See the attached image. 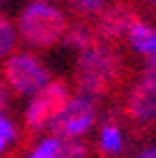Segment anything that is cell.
<instances>
[{
  "instance_id": "cell-12",
  "label": "cell",
  "mask_w": 156,
  "mask_h": 158,
  "mask_svg": "<svg viewBox=\"0 0 156 158\" xmlns=\"http://www.w3.org/2000/svg\"><path fill=\"white\" fill-rule=\"evenodd\" d=\"M13 44H15V31L9 24V20L0 18V55L9 53L13 48Z\"/></svg>"
},
{
  "instance_id": "cell-16",
  "label": "cell",
  "mask_w": 156,
  "mask_h": 158,
  "mask_svg": "<svg viewBox=\"0 0 156 158\" xmlns=\"http://www.w3.org/2000/svg\"><path fill=\"white\" fill-rule=\"evenodd\" d=\"M73 7L84 9V11H103L106 9V5L99 2V0H95V2H73Z\"/></svg>"
},
{
  "instance_id": "cell-15",
  "label": "cell",
  "mask_w": 156,
  "mask_h": 158,
  "mask_svg": "<svg viewBox=\"0 0 156 158\" xmlns=\"http://www.w3.org/2000/svg\"><path fill=\"white\" fill-rule=\"evenodd\" d=\"M141 81L150 84L156 88V55H152L147 62H145V68H143V75H141Z\"/></svg>"
},
{
  "instance_id": "cell-11",
  "label": "cell",
  "mask_w": 156,
  "mask_h": 158,
  "mask_svg": "<svg viewBox=\"0 0 156 158\" xmlns=\"http://www.w3.org/2000/svg\"><path fill=\"white\" fill-rule=\"evenodd\" d=\"M84 145L77 138H70V141H60V149L55 158H84Z\"/></svg>"
},
{
  "instance_id": "cell-2",
  "label": "cell",
  "mask_w": 156,
  "mask_h": 158,
  "mask_svg": "<svg viewBox=\"0 0 156 158\" xmlns=\"http://www.w3.org/2000/svg\"><path fill=\"white\" fill-rule=\"evenodd\" d=\"M20 31L33 46H51L66 35V15L48 2H31L20 13Z\"/></svg>"
},
{
  "instance_id": "cell-13",
  "label": "cell",
  "mask_w": 156,
  "mask_h": 158,
  "mask_svg": "<svg viewBox=\"0 0 156 158\" xmlns=\"http://www.w3.org/2000/svg\"><path fill=\"white\" fill-rule=\"evenodd\" d=\"M57 149H60V138H44V141L33 149L29 158H55Z\"/></svg>"
},
{
  "instance_id": "cell-18",
  "label": "cell",
  "mask_w": 156,
  "mask_h": 158,
  "mask_svg": "<svg viewBox=\"0 0 156 158\" xmlns=\"http://www.w3.org/2000/svg\"><path fill=\"white\" fill-rule=\"evenodd\" d=\"M136 158H156V147H152V149H145V152H141Z\"/></svg>"
},
{
  "instance_id": "cell-1",
  "label": "cell",
  "mask_w": 156,
  "mask_h": 158,
  "mask_svg": "<svg viewBox=\"0 0 156 158\" xmlns=\"http://www.w3.org/2000/svg\"><path fill=\"white\" fill-rule=\"evenodd\" d=\"M119 79V59L116 55L97 42L95 46L79 53L77 62V81L86 94H106Z\"/></svg>"
},
{
  "instance_id": "cell-9",
  "label": "cell",
  "mask_w": 156,
  "mask_h": 158,
  "mask_svg": "<svg viewBox=\"0 0 156 158\" xmlns=\"http://www.w3.org/2000/svg\"><path fill=\"white\" fill-rule=\"evenodd\" d=\"M64 42L82 53V51H86V48H90V46L97 44V33L90 27H86V24H77V27H73V29L66 31Z\"/></svg>"
},
{
  "instance_id": "cell-7",
  "label": "cell",
  "mask_w": 156,
  "mask_h": 158,
  "mask_svg": "<svg viewBox=\"0 0 156 158\" xmlns=\"http://www.w3.org/2000/svg\"><path fill=\"white\" fill-rule=\"evenodd\" d=\"M136 18L128 7H123V5H114V7H106L103 9V13H101V18H99V35H103V37H110V40H114V37H121L123 33L128 35V31L132 29V24L136 22Z\"/></svg>"
},
{
  "instance_id": "cell-6",
  "label": "cell",
  "mask_w": 156,
  "mask_h": 158,
  "mask_svg": "<svg viewBox=\"0 0 156 158\" xmlns=\"http://www.w3.org/2000/svg\"><path fill=\"white\" fill-rule=\"evenodd\" d=\"M125 112L130 118L141 121V123L154 118L156 116V88L145 81H139L128 94Z\"/></svg>"
},
{
  "instance_id": "cell-17",
  "label": "cell",
  "mask_w": 156,
  "mask_h": 158,
  "mask_svg": "<svg viewBox=\"0 0 156 158\" xmlns=\"http://www.w3.org/2000/svg\"><path fill=\"white\" fill-rule=\"evenodd\" d=\"M7 108V92L2 88V84H0V116H2V110Z\"/></svg>"
},
{
  "instance_id": "cell-8",
  "label": "cell",
  "mask_w": 156,
  "mask_h": 158,
  "mask_svg": "<svg viewBox=\"0 0 156 158\" xmlns=\"http://www.w3.org/2000/svg\"><path fill=\"white\" fill-rule=\"evenodd\" d=\"M128 40L134 46V51H139L143 55H156V29L136 20L132 24V29L128 31Z\"/></svg>"
},
{
  "instance_id": "cell-4",
  "label": "cell",
  "mask_w": 156,
  "mask_h": 158,
  "mask_svg": "<svg viewBox=\"0 0 156 158\" xmlns=\"http://www.w3.org/2000/svg\"><path fill=\"white\" fill-rule=\"evenodd\" d=\"M5 77L20 94L40 92L48 84L46 68L31 55H13L5 64Z\"/></svg>"
},
{
  "instance_id": "cell-5",
  "label": "cell",
  "mask_w": 156,
  "mask_h": 158,
  "mask_svg": "<svg viewBox=\"0 0 156 158\" xmlns=\"http://www.w3.org/2000/svg\"><path fill=\"white\" fill-rule=\"evenodd\" d=\"M95 123V106L88 97H77L70 99L66 110L57 116V121L53 123V130L57 136H64V141L84 134L90 125Z\"/></svg>"
},
{
  "instance_id": "cell-3",
  "label": "cell",
  "mask_w": 156,
  "mask_h": 158,
  "mask_svg": "<svg viewBox=\"0 0 156 158\" xmlns=\"http://www.w3.org/2000/svg\"><path fill=\"white\" fill-rule=\"evenodd\" d=\"M68 88L64 81H48L40 92H35L33 101L27 108V125L31 130H42L57 121L68 106Z\"/></svg>"
},
{
  "instance_id": "cell-10",
  "label": "cell",
  "mask_w": 156,
  "mask_h": 158,
  "mask_svg": "<svg viewBox=\"0 0 156 158\" xmlns=\"http://www.w3.org/2000/svg\"><path fill=\"white\" fill-rule=\"evenodd\" d=\"M99 145L103 154H119L123 149V138L121 132L116 130L114 125H106L101 130V138H99Z\"/></svg>"
},
{
  "instance_id": "cell-14",
  "label": "cell",
  "mask_w": 156,
  "mask_h": 158,
  "mask_svg": "<svg viewBox=\"0 0 156 158\" xmlns=\"http://www.w3.org/2000/svg\"><path fill=\"white\" fill-rule=\"evenodd\" d=\"M11 138H13V125H11V121L5 118V116H0V152L9 145Z\"/></svg>"
}]
</instances>
